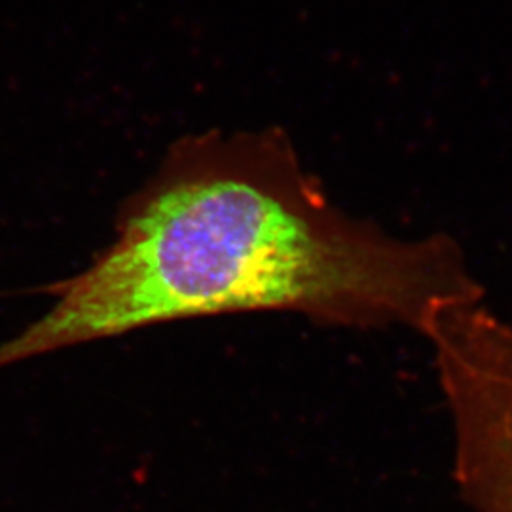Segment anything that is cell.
Masks as SVG:
<instances>
[{
    "instance_id": "6da1fadb",
    "label": "cell",
    "mask_w": 512,
    "mask_h": 512,
    "mask_svg": "<svg viewBox=\"0 0 512 512\" xmlns=\"http://www.w3.org/2000/svg\"><path fill=\"white\" fill-rule=\"evenodd\" d=\"M50 310L0 344V368L150 325L293 311L425 334L482 285L456 239H404L330 200L277 129L181 139L124 205L116 238L44 289Z\"/></svg>"
}]
</instances>
